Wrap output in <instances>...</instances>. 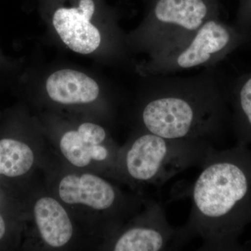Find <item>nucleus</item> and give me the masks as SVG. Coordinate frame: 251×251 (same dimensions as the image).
<instances>
[{
	"label": "nucleus",
	"instance_id": "4",
	"mask_svg": "<svg viewBox=\"0 0 251 251\" xmlns=\"http://www.w3.org/2000/svg\"><path fill=\"white\" fill-rule=\"evenodd\" d=\"M203 142L171 139L143 130L125 153L128 176L135 181L156 186L193 166H201L214 150Z\"/></svg>",
	"mask_w": 251,
	"mask_h": 251
},
{
	"label": "nucleus",
	"instance_id": "12",
	"mask_svg": "<svg viewBox=\"0 0 251 251\" xmlns=\"http://www.w3.org/2000/svg\"><path fill=\"white\" fill-rule=\"evenodd\" d=\"M230 125L237 145H251V72L238 77L229 87Z\"/></svg>",
	"mask_w": 251,
	"mask_h": 251
},
{
	"label": "nucleus",
	"instance_id": "13",
	"mask_svg": "<svg viewBox=\"0 0 251 251\" xmlns=\"http://www.w3.org/2000/svg\"><path fill=\"white\" fill-rule=\"evenodd\" d=\"M34 163L29 146L12 139L0 140V175L14 177L25 174Z\"/></svg>",
	"mask_w": 251,
	"mask_h": 251
},
{
	"label": "nucleus",
	"instance_id": "6",
	"mask_svg": "<svg viewBox=\"0 0 251 251\" xmlns=\"http://www.w3.org/2000/svg\"><path fill=\"white\" fill-rule=\"evenodd\" d=\"M188 239L184 227H173L168 222L161 203L149 204L143 224L133 226L118 237L115 251L178 250Z\"/></svg>",
	"mask_w": 251,
	"mask_h": 251
},
{
	"label": "nucleus",
	"instance_id": "8",
	"mask_svg": "<svg viewBox=\"0 0 251 251\" xmlns=\"http://www.w3.org/2000/svg\"><path fill=\"white\" fill-rule=\"evenodd\" d=\"M59 196L68 204H83L97 210L110 209L117 193L105 180L91 174L68 175L59 184Z\"/></svg>",
	"mask_w": 251,
	"mask_h": 251
},
{
	"label": "nucleus",
	"instance_id": "1",
	"mask_svg": "<svg viewBox=\"0 0 251 251\" xmlns=\"http://www.w3.org/2000/svg\"><path fill=\"white\" fill-rule=\"evenodd\" d=\"M200 167L186 237L201 238V251L244 250L239 238L251 224V149L214 148Z\"/></svg>",
	"mask_w": 251,
	"mask_h": 251
},
{
	"label": "nucleus",
	"instance_id": "14",
	"mask_svg": "<svg viewBox=\"0 0 251 251\" xmlns=\"http://www.w3.org/2000/svg\"><path fill=\"white\" fill-rule=\"evenodd\" d=\"M234 26L251 44V0H239Z\"/></svg>",
	"mask_w": 251,
	"mask_h": 251
},
{
	"label": "nucleus",
	"instance_id": "2",
	"mask_svg": "<svg viewBox=\"0 0 251 251\" xmlns=\"http://www.w3.org/2000/svg\"><path fill=\"white\" fill-rule=\"evenodd\" d=\"M140 108L144 130L211 144L230 124L229 87L214 67L191 76H151Z\"/></svg>",
	"mask_w": 251,
	"mask_h": 251
},
{
	"label": "nucleus",
	"instance_id": "16",
	"mask_svg": "<svg viewBox=\"0 0 251 251\" xmlns=\"http://www.w3.org/2000/svg\"><path fill=\"white\" fill-rule=\"evenodd\" d=\"M150 1H153V0H150Z\"/></svg>",
	"mask_w": 251,
	"mask_h": 251
},
{
	"label": "nucleus",
	"instance_id": "7",
	"mask_svg": "<svg viewBox=\"0 0 251 251\" xmlns=\"http://www.w3.org/2000/svg\"><path fill=\"white\" fill-rule=\"evenodd\" d=\"M94 0H80L77 7L59 8L52 16V25L67 47L82 54L92 53L101 44V34L91 23L95 12Z\"/></svg>",
	"mask_w": 251,
	"mask_h": 251
},
{
	"label": "nucleus",
	"instance_id": "10",
	"mask_svg": "<svg viewBox=\"0 0 251 251\" xmlns=\"http://www.w3.org/2000/svg\"><path fill=\"white\" fill-rule=\"evenodd\" d=\"M50 98L62 104L88 103L98 98V83L83 73L62 69L51 74L46 84Z\"/></svg>",
	"mask_w": 251,
	"mask_h": 251
},
{
	"label": "nucleus",
	"instance_id": "15",
	"mask_svg": "<svg viewBox=\"0 0 251 251\" xmlns=\"http://www.w3.org/2000/svg\"><path fill=\"white\" fill-rule=\"evenodd\" d=\"M5 230H6V227H5L4 221L0 215V239L4 237Z\"/></svg>",
	"mask_w": 251,
	"mask_h": 251
},
{
	"label": "nucleus",
	"instance_id": "3",
	"mask_svg": "<svg viewBox=\"0 0 251 251\" xmlns=\"http://www.w3.org/2000/svg\"><path fill=\"white\" fill-rule=\"evenodd\" d=\"M249 44L233 24L220 17L206 21L183 42L150 55L141 66L144 75H171L196 68L215 67L238 48Z\"/></svg>",
	"mask_w": 251,
	"mask_h": 251
},
{
	"label": "nucleus",
	"instance_id": "11",
	"mask_svg": "<svg viewBox=\"0 0 251 251\" xmlns=\"http://www.w3.org/2000/svg\"><path fill=\"white\" fill-rule=\"evenodd\" d=\"M34 215L41 237L49 245L61 247L70 240L72 222L65 209L53 198L39 200L34 206Z\"/></svg>",
	"mask_w": 251,
	"mask_h": 251
},
{
	"label": "nucleus",
	"instance_id": "5",
	"mask_svg": "<svg viewBox=\"0 0 251 251\" xmlns=\"http://www.w3.org/2000/svg\"><path fill=\"white\" fill-rule=\"evenodd\" d=\"M217 17L219 0H153L133 41L151 55L183 42L206 21Z\"/></svg>",
	"mask_w": 251,
	"mask_h": 251
},
{
	"label": "nucleus",
	"instance_id": "9",
	"mask_svg": "<svg viewBox=\"0 0 251 251\" xmlns=\"http://www.w3.org/2000/svg\"><path fill=\"white\" fill-rule=\"evenodd\" d=\"M106 138L103 127L92 123H84L77 130H71L63 135L61 151L74 166L85 167L92 159L103 161L109 156L106 147L101 145Z\"/></svg>",
	"mask_w": 251,
	"mask_h": 251
}]
</instances>
